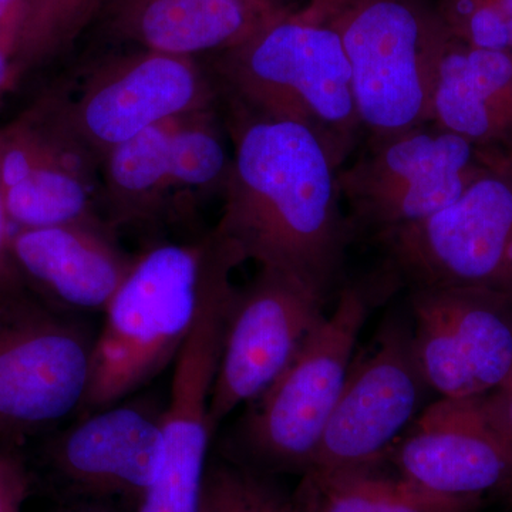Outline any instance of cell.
<instances>
[{
    "label": "cell",
    "mask_w": 512,
    "mask_h": 512,
    "mask_svg": "<svg viewBox=\"0 0 512 512\" xmlns=\"http://www.w3.org/2000/svg\"><path fill=\"white\" fill-rule=\"evenodd\" d=\"M221 100L232 160L215 234L245 262L291 275L328 299L353 238L340 165L302 124Z\"/></svg>",
    "instance_id": "obj_1"
},
{
    "label": "cell",
    "mask_w": 512,
    "mask_h": 512,
    "mask_svg": "<svg viewBox=\"0 0 512 512\" xmlns=\"http://www.w3.org/2000/svg\"><path fill=\"white\" fill-rule=\"evenodd\" d=\"M212 70L221 99L309 128L340 170L365 138L342 42L302 10L217 53Z\"/></svg>",
    "instance_id": "obj_2"
},
{
    "label": "cell",
    "mask_w": 512,
    "mask_h": 512,
    "mask_svg": "<svg viewBox=\"0 0 512 512\" xmlns=\"http://www.w3.org/2000/svg\"><path fill=\"white\" fill-rule=\"evenodd\" d=\"M221 245L211 231L198 241L156 245L134 259L94 340L80 417L120 403L175 362Z\"/></svg>",
    "instance_id": "obj_3"
},
{
    "label": "cell",
    "mask_w": 512,
    "mask_h": 512,
    "mask_svg": "<svg viewBox=\"0 0 512 512\" xmlns=\"http://www.w3.org/2000/svg\"><path fill=\"white\" fill-rule=\"evenodd\" d=\"M299 10L339 36L367 138L430 123L447 37L433 0H306Z\"/></svg>",
    "instance_id": "obj_4"
},
{
    "label": "cell",
    "mask_w": 512,
    "mask_h": 512,
    "mask_svg": "<svg viewBox=\"0 0 512 512\" xmlns=\"http://www.w3.org/2000/svg\"><path fill=\"white\" fill-rule=\"evenodd\" d=\"M94 340L76 313L35 295L13 269L0 279V441L26 437L79 412Z\"/></svg>",
    "instance_id": "obj_5"
},
{
    "label": "cell",
    "mask_w": 512,
    "mask_h": 512,
    "mask_svg": "<svg viewBox=\"0 0 512 512\" xmlns=\"http://www.w3.org/2000/svg\"><path fill=\"white\" fill-rule=\"evenodd\" d=\"M365 289H342L301 350L248 410L235 430L245 456L271 471L312 467L320 440L348 379L353 352L367 318Z\"/></svg>",
    "instance_id": "obj_6"
},
{
    "label": "cell",
    "mask_w": 512,
    "mask_h": 512,
    "mask_svg": "<svg viewBox=\"0 0 512 512\" xmlns=\"http://www.w3.org/2000/svg\"><path fill=\"white\" fill-rule=\"evenodd\" d=\"M505 156L512 154L487 150L434 123L367 138L359 157L339 171L350 228L373 238L429 218Z\"/></svg>",
    "instance_id": "obj_7"
},
{
    "label": "cell",
    "mask_w": 512,
    "mask_h": 512,
    "mask_svg": "<svg viewBox=\"0 0 512 512\" xmlns=\"http://www.w3.org/2000/svg\"><path fill=\"white\" fill-rule=\"evenodd\" d=\"M373 238L386 274L410 289L476 288L512 299V156L444 210Z\"/></svg>",
    "instance_id": "obj_8"
},
{
    "label": "cell",
    "mask_w": 512,
    "mask_h": 512,
    "mask_svg": "<svg viewBox=\"0 0 512 512\" xmlns=\"http://www.w3.org/2000/svg\"><path fill=\"white\" fill-rule=\"evenodd\" d=\"M220 100L214 76L197 60L141 49L101 60L76 96L50 97L40 106L64 137L100 165L148 128L215 109Z\"/></svg>",
    "instance_id": "obj_9"
},
{
    "label": "cell",
    "mask_w": 512,
    "mask_h": 512,
    "mask_svg": "<svg viewBox=\"0 0 512 512\" xmlns=\"http://www.w3.org/2000/svg\"><path fill=\"white\" fill-rule=\"evenodd\" d=\"M221 241L202 289L194 325L173 363L170 400L163 410L160 468L137 512H198L200 507L214 436L210 424L212 386L238 289L232 284V272L244 264L241 255Z\"/></svg>",
    "instance_id": "obj_10"
},
{
    "label": "cell",
    "mask_w": 512,
    "mask_h": 512,
    "mask_svg": "<svg viewBox=\"0 0 512 512\" xmlns=\"http://www.w3.org/2000/svg\"><path fill=\"white\" fill-rule=\"evenodd\" d=\"M325 303L311 286L274 269L259 268L251 284L237 289L212 386L214 434L229 414L258 399L284 372L325 319Z\"/></svg>",
    "instance_id": "obj_11"
},
{
    "label": "cell",
    "mask_w": 512,
    "mask_h": 512,
    "mask_svg": "<svg viewBox=\"0 0 512 512\" xmlns=\"http://www.w3.org/2000/svg\"><path fill=\"white\" fill-rule=\"evenodd\" d=\"M413 348L431 392L481 399L512 372V299L476 288L410 289Z\"/></svg>",
    "instance_id": "obj_12"
},
{
    "label": "cell",
    "mask_w": 512,
    "mask_h": 512,
    "mask_svg": "<svg viewBox=\"0 0 512 512\" xmlns=\"http://www.w3.org/2000/svg\"><path fill=\"white\" fill-rule=\"evenodd\" d=\"M429 392L414 355L412 330L389 323L366 355L352 363L306 473L379 463L423 412Z\"/></svg>",
    "instance_id": "obj_13"
},
{
    "label": "cell",
    "mask_w": 512,
    "mask_h": 512,
    "mask_svg": "<svg viewBox=\"0 0 512 512\" xmlns=\"http://www.w3.org/2000/svg\"><path fill=\"white\" fill-rule=\"evenodd\" d=\"M163 410V403L138 399L80 417L47 443L50 476L79 501L120 497L140 504L160 468Z\"/></svg>",
    "instance_id": "obj_14"
},
{
    "label": "cell",
    "mask_w": 512,
    "mask_h": 512,
    "mask_svg": "<svg viewBox=\"0 0 512 512\" xmlns=\"http://www.w3.org/2000/svg\"><path fill=\"white\" fill-rule=\"evenodd\" d=\"M387 456L400 476L444 497L480 500L512 485V447L485 419L480 399L440 397Z\"/></svg>",
    "instance_id": "obj_15"
},
{
    "label": "cell",
    "mask_w": 512,
    "mask_h": 512,
    "mask_svg": "<svg viewBox=\"0 0 512 512\" xmlns=\"http://www.w3.org/2000/svg\"><path fill=\"white\" fill-rule=\"evenodd\" d=\"M106 222L10 232V265L30 291L64 312H104L134 259Z\"/></svg>",
    "instance_id": "obj_16"
},
{
    "label": "cell",
    "mask_w": 512,
    "mask_h": 512,
    "mask_svg": "<svg viewBox=\"0 0 512 512\" xmlns=\"http://www.w3.org/2000/svg\"><path fill=\"white\" fill-rule=\"evenodd\" d=\"M430 123L512 154V52L468 46L447 33L431 87Z\"/></svg>",
    "instance_id": "obj_17"
},
{
    "label": "cell",
    "mask_w": 512,
    "mask_h": 512,
    "mask_svg": "<svg viewBox=\"0 0 512 512\" xmlns=\"http://www.w3.org/2000/svg\"><path fill=\"white\" fill-rule=\"evenodd\" d=\"M107 16L120 39L192 59L232 49L276 19L247 0H110Z\"/></svg>",
    "instance_id": "obj_18"
},
{
    "label": "cell",
    "mask_w": 512,
    "mask_h": 512,
    "mask_svg": "<svg viewBox=\"0 0 512 512\" xmlns=\"http://www.w3.org/2000/svg\"><path fill=\"white\" fill-rule=\"evenodd\" d=\"M183 117V116H181ZM177 119L148 128L104 160L101 202L111 229L151 224L173 211L170 151Z\"/></svg>",
    "instance_id": "obj_19"
},
{
    "label": "cell",
    "mask_w": 512,
    "mask_h": 512,
    "mask_svg": "<svg viewBox=\"0 0 512 512\" xmlns=\"http://www.w3.org/2000/svg\"><path fill=\"white\" fill-rule=\"evenodd\" d=\"M380 463V461H379ZM379 463L305 473L295 498L303 512H473L480 500L430 493Z\"/></svg>",
    "instance_id": "obj_20"
},
{
    "label": "cell",
    "mask_w": 512,
    "mask_h": 512,
    "mask_svg": "<svg viewBox=\"0 0 512 512\" xmlns=\"http://www.w3.org/2000/svg\"><path fill=\"white\" fill-rule=\"evenodd\" d=\"M97 165L76 148L39 165L25 180L2 192L9 224L29 229L106 222L94 210L93 174Z\"/></svg>",
    "instance_id": "obj_21"
},
{
    "label": "cell",
    "mask_w": 512,
    "mask_h": 512,
    "mask_svg": "<svg viewBox=\"0 0 512 512\" xmlns=\"http://www.w3.org/2000/svg\"><path fill=\"white\" fill-rule=\"evenodd\" d=\"M231 160L217 109L180 117L170 151L173 211H190L215 194L222 197Z\"/></svg>",
    "instance_id": "obj_22"
},
{
    "label": "cell",
    "mask_w": 512,
    "mask_h": 512,
    "mask_svg": "<svg viewBox=\"0 0 512 512\" xmlns=\"http://www.w3.org/2000/svg\"><path fill=\"white\" fill-rule=\"evenodd\" d=\"M104 0H32L13 66L19 76L67 52Z\"/></svg>",
    "instance_id": "obj_23"
},
{
    "label": "cell",
    "mask_w": 512,
    "mask_h": 512,
    "mask_svg": "<svg viewBox=\"0 0 512 512\" xmlns=\"http://www.w3.org/2000/svg\"><path fill=\"white\" fill-rule=\"evenodd\" d=\"M198 512H303L261 470L235 461H208Z\"/></svg>",
    "instance_id": "obj_24"
},
{
    "label": "cell",
    "mask_w": 512,
    "mask_h": 512,
    "mask_svg": "<svg viewBox=\"0 0 512 512\" xmlns=\"http://www.w3.org/2000/svg\"><path fill=\"white\" fill-rule=\"evenodd\" d=\"M454 39L480 49L512 52V0H433Z\"/></svg>",
    "instance_id": "obj_25"
},
{
    "label": "cell",
    "mask_w": 512,
    "mask_h": 512,
    "mask_svg": "<svg viewBox=\"0 0 512 512\" xmlns=\"http://www.w3.org/2000/svg\"><path fill=\"white\" fill-rule=\"evenodd\" d=\"M32 477L19 444L0 441V512H22Z\"/></svg>",
    "instance_id": "obj_26"
},
{
    "label": "cell",
    "mask_w": 512,
    "mask_h": 512,
    "mask_svg": "<svg viewBox=\"0 0 512 512\" xmlns=\"http://www.w3.org/2000/svg\"><path fill=\"white\" fill-rule=\"evenodd\" d=\"M32 0H0V50L15 59Z\"/></svg>",
    "instance_id": "obj_27"
},
{
    "label": "cell",
    "mask_w": 512,
    "mask_h": 512,
    "mask_svg": "<svg viewBox=\"0 0 512 512\" xmlns=\"http://www.w3.org/2000/svg\"><path fill=\"white\" fill-rule=\"evenodd\" d=\"M485 419L512 447V372L494 392L481 397Z\"/></svg>",
    "instance_id": "obj_28"
},
{
    "label": "cell",
    "mask_w": 512,
    "mask_h": 512,
    "mask_svg": "<svg viewBox=\"0 0 512 512\" xmlns=\"http://www.w3.org/2000/svg\"><path fill=\"white\" fill-rule=\"evenodd\" d=\"M247 2L264 12L265 15L279 18V16L288 15V13L301 9L306 0H247Z\"/></svg>",
    "instance_id": "obj_29"
},
{
    "label": "cell",
    "mask_w": 512,
    "mask_h": 512,
    "mask_svg": "<svg viewBox=\"0 0 512 512\" xmlns=\"http://www.w3.org/2000/svg\"><path fill=\"white\" fill-rule=\"evenodd\" d=\"M10 224L3 205L2 194H0V279L12 272L8 256V244L10 237Z\"/></svg>",
    "instance_id": "obj_30"
},
{
    "label": "cell",
    "mask_w": 512,
    "mask_h": 512,
    "mask_svg": "<svg viewBox=\"0 0 512 512\" xmlns=\"http://www.w3.org/2000/svg\"><path fill=\"white\" fill-rule=\"evenodd\" d=\"M19 77L12 60L0 50V104L3 103L6 94L13 89Z\"/></svg>",
    "instance_id": "obj_31"
},
{
    "label": "cell",
    "mask_w": 512,
    "mask_h": 512,
    "mask_svg": "<svg viewBox=\"0 0 512 512\" xmlns=\"http://www.w3.org/2000/svg\"><path fill=\"white\" fill-rule=\"evenodd\" d=\"M60 512H113L101 505L94 503V501H79V503L70 505Z\"/></svg>",
    "instance_id": "obj_32"
}]
</instances>
